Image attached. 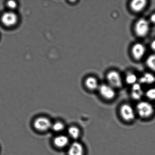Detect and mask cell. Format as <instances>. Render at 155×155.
I'll list each match as a JSON object with an SVG mask.
<instances>
[{
    "label": "cell",
    "instance_id": "cell-15",
    "mask_svg": "<svg viewBox=\"0 0 155 155\" xmlns=\"http://www.w3.org/2000/svg\"><path fill=\"white\" fill-rule=\"evenodd\" d=\"M68 133L69 136L72 139H77L80 136V131L78 127L72 126L68 129Z\"/></svg>",
    "mask_w": 155,
    "mask_h": 155
},
{
    "label": "cell",
    "instance_id": "cell-10",
    "mask_svg": "<svg viewBox=\"0 0 155 155\" xmlns=\"http://www.w3.org/2000/svg\"><path fill=\"white\" fill-rule=\"evenodd\" d=\"M147 4L146 0H133L130 3V6L133 12L139 13L144 10Z\"/></svg>",
    "mask_w": 155,
    "mask_h": 155
},
{
    "label": "cell",
    "instance_id": "cell-3",
    "mask_svg": "<svg viewBox=\"0 0 155 155\" xmlns=\"http://www.w3.org/2000/svg\"><path fill=\"white\" fill-rule=\"evenodd\" d=\"M18 15L13 11L5 12L2 15L1 21L2 24L6 27H12L18 22Z\"/></svg>",
    "mask_w": 155,
    "mask_h": 155
},
{
    "label": "cell",
    "instance_id": "cell-4",
    "mask_svg": "<svg viewBox=\"0 0 155 155\" xmlns=\"http://www.w3.org/2000/svg\"><path fill=\"white\" fill-rule=\"evenodd\" d=\"M52 123L48 118L39 117L36 118L33 123V126L36 130L39 131H45L51 128Z\"/></svg>",
    "mask_w": 155,
    "mask_h": 155
},
{
    "label": "cell",
    "instance_id": "cell-1",
    "mask_svg": "<svg viewBox=\"0 0 155 155\" xmlns=\"http://www.w3.org/2000/svg\"><path fill=\"white\" fill-rule=\"evenodd\" d=\"M136 109L139 116L143 118L151 117L155 112L154 106L148 101L140 102L136 106Z\"/></svg>",
    "mask_w": 155,
    "mask_h": 155
},
{
    "label": "cell",
    "instance_id": "cell-17",
    "mask_svg": "<svg viewBox=\"0 0 155 155\" xmlns=\"http://www.w3.org/2000/svg\"><path fill=\"white\" fill-rule=\"evenodd\" d=\"M126 81L128 84L133 85L136 83L137 78L136 75L133 73H128L126 76Z\"/></svg>",
    "mask_w": 155,
    "mask_h": 155
},
{
    "label": "cell",
    "instance_id": "cell-16",
    "mask_svg": "<svg viewBox=\"0 0 155 155\" xmlns=\"http://www.w3.org/2000/svg\"><path fill=\"white\" fill-rule=\"evenodd\" d=\"M146 64L149 69L155 72V54L149 56L147 59Z\"/></svg>",
    "mask_w": 155,
    "mask_h": 155
},
{
    "label": "cell",
    "instance_id": "cell-14",
    "mask_svg": "<svg viewBox=\"0 0 155 155\" xmlns=\"http://www.w3.org/2000/svg\"><path fill=\"white\" fill-rule=\"evenodd\" d=\"M140 82L143 84H151L155 82V76L150 73H146L140 78Z\"/></svg>",
    "mask_w": 155,
    "mask_h": 155
},
{
    "label": "cell",
    "instance_id": "cell-20",
    "mask_svg": "<svg viewBox=\"0 0 155 155\" xmlns=\"http://www.w3.org/2000/svg\"><path fill=\"white\" fill-rule=\"evenodd\" d=\"M7 5L11 11H13L14 9L16 8L17 4L16 2L13 1H10L8 2Z\"/></svg>",
    "mask_w": 155,
    "mask_h": 155
},
{
    "label": "cell",
    "instance_id": "cell-8",
    "mask_svg": "<svg viewBox=\"0 0 155 155\" xmlns=\"http://www.w3.org/2000/svg\"><path fill=\"white\" fill-rule=\"evenodd\" d=\"M146 52L145 45L141 43L135 44L132 48L131 52L133 58L136 60H140Z\"/></svg>",
    "mask_w": 155,
    "mask_h": 155
},
{
    "label": "cell",
    "instance_id": "cell-12",
    "mask_svg": "<svg viewBox=\"0 0 155 155\" xmlns=\"http://www.w3.org/2000/svg\"><path fill=\"white\" fill-rule=\"evenodd\" d=\"M132 97L135 100H139L142 98L143 95V92L141 85L136 83L133 85L131 90Z\"/></svg>",
    "mask_w": 155,
    "mask_h": 155
},
{
    "label": "cell",
    "instance_id": "cell-13",
    "mask_svg": "<svg viewBox=\"0 0 155 155\" xmlns=\"http://www.w3.org/2000/svg\"><path fill=\"white\" fill-rule=\"evenodd\" d=\"M85 85L91 91L95 90L99 87L98 82L96 78L93 77H88L85 81Z\"/></svg>",
    "mask_w": 155,
    "mask_h": 155
},
{
    "label": "cell",
    "instance_id": "cell-11",
    "mask_svg": "<svg viewBox=\"0 0 155 155\" xmlns=\"http://www.w3.org/2000/svg\"><path fill=\"white\" fill-rule=\"evenodd\" d=\"M55 145L57 148H62L68 145L69 140L68 137L64 135H60L55 138L54 141Z\"/></svg>",
    "mask_w": 155,
    "mask_h": 155
},
{
    "label": "cell",
    "instance_id": "cell-6",
    "mask_svg": "<svg viewBox=\"0 0 155 155\" xmlns=\"http://www.w3.org/2000/svg\"><path fill=\"white\" fill-rule=\"evenodd\" d=\"M121 117L126 121H131L135 118V113L131 106L129 104H123L120 109Z\"/></svg>",
    "mask_w": 155,
    "mask_h": 155
},
{
    "label": "cell",
    "instance_id": "cell-5",
    "mask_svg": "<svg viewBox=\"0 0 155 155\" xmlns=\"http://www.w3.org/2000/svg\"><path fill=\"white\" fill-rule=\"evenodd\" d=\"M107 79L109 85L113 88H120L122 86V78L116 71H110L107 74Z\"/></svg>",
    "mask_w": 155,
    "mask_h": 155
},
{
    "label": "cell",
    "instance_id": "cell-18",
    "mask_svg": "<svg viewBox=\"0 0 155 155\" xmlns=\"http://www.w3.org/2000/svg\"><path fill=\"white\" fill-rule=\"evenodd\" d=\"M65 126L63 123L58 121L54 123L52 125L51 129L56 132H60L64 130Z\"/></svg>",
    "mask_w": 155,
    "mask_h": 155
},
{
    "label": "cell",
    "instance_id": "cell-22",
    "mask_svg": "<svg viewBox=\"0 0 155 155\" xmlns=\"http://www.w3.org/2000/svg\"><path fill=\"white\" fill-rule=\"evenodd\" d=\"M151 48L153 51H155V39L151 42Z\"/></svg>",
    "mask_w": 155,
    "mask_h": 155
},
{
    "label": "cell",
    "instance_id": "cell-7",
    "mask_svg": "<svg viewBox=\"0 0 155 155\" xmlns=\"http://www.w3.org/2000/svg\"><path fill=\"white\" fill-rule=\"evenodd\" d=\"M98 89L100 94L106 100L113 99L116 95L114 88L109 84H102L99 86Z\"/></svg>",
    "mask_w": 155,
    "mask_h": 155
},
{
    "label": "cell",
    "instance_id": "cell-2",
    "mask_svg": "<svg viewBox=\"0 0 155 155\" xmlns=\"http://www.w3.org/2000/svg\"><path fill=\"white\" fill-rule=\"evenodd\" d=\"M150 30L149 22L145 18L139 19L135 24V32L138 37H145L148 34Z\"/></svg>",
    "mask_w": 155,
    "mask_h": 155
},
{
    "label": "cell",
    "instance_id": "cell-19",
    "mask_svg": "<svg viewBox=\"0 0 155 155\" xmlns=\"http://www.w3.org/2000/svg\"><path fill=\"white\" fill-rule=\"evenodd\" d=\"M146 95L149 99L155 101V87L150 88L147 91Z\"/></svg>",
    "mask_w": 155,
    "mask_h": 155
},
{
    "label": "cell",
    "instance_id": "cell-9",
    "mask_svg": "<svg viewBox=\"0 0 155 155\" xmlns=\"http://www.w3.org/2000/svg\"><path fill=\"white\" fill-rule=\"evenodd\" d=\"M84 148L80 143L75 142L69 146L68 155H84Z\"/></svg>",
    "mask_w": 155,
    "mask_h": 155
},
{
    "label": "cell",
    "instance_id": "cell-21",
    "mask_svg": "<svg viewBox=\"0 0 155 155\" xmlns=\"http://www.w3.org/2000/svg\"><path fill=\"white\" fill-rule=\"evenodd\" d=\"M150 21L153 24H155V13L151 15L150 18Z\"/></svg>",
    "mask_w": 155,
    "mask_h": 155
}]
</instances>
